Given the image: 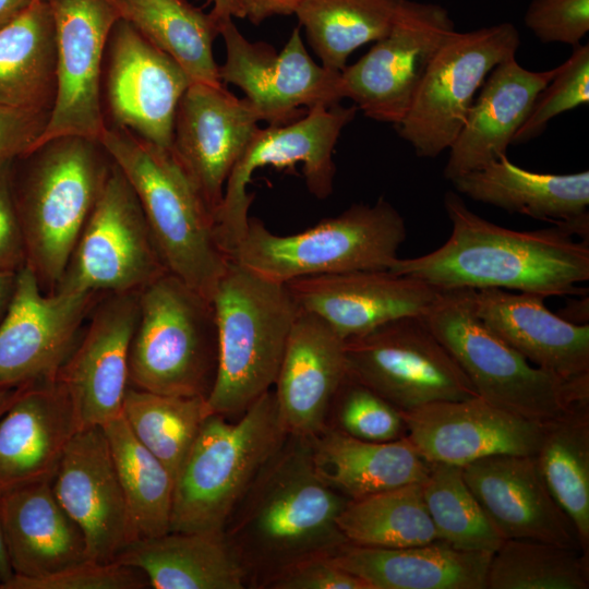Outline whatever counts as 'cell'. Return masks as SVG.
I'll return each mask as SVG.
<instances>
[{
	"label": "cell",
	"mask_w": 589,
	"mask_h": 589,
	"mask_svg": "<svg viewBox=\"0 0 589 589\" xmlns=\"http://www.w3.org/2000/svg\"><path fill=\"white\" fill-rule=\"evenodd\" d=\"M444 207L452 224L446 242L411 259H396L389 271L441 290L497 288L548 297L582 294L589 279V245L560 226L518 231L473 213L448 191Z\"/></svg>",
	"instance_id": "obj_1"
},
{
	"label": "cell",
	"mask_w": 589,
	"mask_h": 589,
	"mask_svg": "<svg viewBox=\"0 0 589 589\" xmlns=\"http://www.w3.org/2000/svg\"><path fill=\"white\" fill-rule=\"evenodd\" d=\"M349 498L317 474L311 437L287 434L232 510L224 533L252 585L347 543L337 518Z\"/></svg>",
	"instance_id": "obj_2"
},
{
	"label": "cell",
	"mask_w": 589,
	"mask_h": 589,
	"mask_svg": "<svg viewBox=\"0 0 589 589\" xmlns=\"http://www.w3.org/2000/svg\"><path fill=\"white\" fill-rule=\"evenodd\" d=\"M112 160L99 141L51 140L13 161L12 185L26 265L53 293Z\"/></svg>",
	"instance_id": "obj_3"
},
{
	"label": "cell",
	"mask_w": 589,
	"mask_h": 589,
	"mask_svg": "<svg viewBox=\"0 0 589 589\" xmlns=\"http://www.w3.org/2000/svg\"><path fill=\"white\" fill-rule=\"evenodd\" d=\"M99 142L133 188L166 269L212 300L229 259L215 216L170 149L106 127Z\"/></svg>",
	"instance_id": "obj_4"
},
{
	"label": "cell",
	"mask_w": 589,
	"mask_h": 589,
	"mask_svg": "<svg viewBox=\"0 0 589 589\" xmlns=\"http://www.w3.org/2000/svg\"><path fill=\"white\" fill-rule=\"evenodd\" d=\"M217 368L205 398L207 414L242 413L272 389L300 312L286 284L229 261L212 297Z\"/></svg>",
	"instance_id": "obj_5"
},
{
	"label": "cell",
	"mask_w": 589,
	"mask_h": 589,
	"mask_svg": "<svg viewBox=\"0 0 589 589\" xmlns=\"http://www.w3.org/2000/svg\"><path fill=\"white\" fill-rule=\"evenodd\" d=\"M274 392L230 423L208 414L175 478L169 531H221L248 488L287 436Z\"/></svg>",
	"instance_id": "obj_6"
},
{
	"label": "cell",
	"mask_w": 589,
	"mask_h": 589,
	"mask_svg": "<svg viewBox=\"0 0 589 589\" xmlns=\"http://www.w3.org/2000/svg\"><path fill=\"white\" fill-rule=\"evenodd\" d=\"M473 290H443L422 317L478 396L540 423L589 401V376L566 380L533 365L478 316Z\"/></svg>",
	"instance_id": "obj_7"
},
{
	"label": "cell",
	"mask_w": 589,
	"mask_h": 589,
	"mask_svg": "<svg viewBox=\"0 0 589 589\" xmlns=\"http://www.w3.org/2000/svg\"><path fill=\"white\" fill-rule=\"evenodd\" d=\"M406 235L402 216L381 197L374 204H353L287 236L276 235L250 217L229 260L281 284L308 276L385 271L398 259Z\"/></svg>",
	"instance_id": "obj_8"
},
{
	"label": "cell",
	"mask_w": 589,
	"mask_h": 589,
	"mask_svg": "<svg viewBox=\"0 0 589 589\" xmlns=\"http://www.w3.org/2000/svg\"><path fill=\"white\" fill-rule=\"evenodd\" d=\"M217 351L212 300L169 272L140 290L129 353V378L135 388L206 398Z\"/></svg>",
	"instance_id": "obj_9"
},
{
	"label": "cell",
	"mask_w": 589,
	"mask_h": 589,
	"mask_svg": "<svg viewBox=\"0 0 589 589\" xmlns=\"http://www.w3.org/2000/svg\"><path fill=\"white\" fill-rule=\"evenodd\" d=\"M347 377L400 412L478 396L422 315L404 316L345 340Z\"/></svg>",
	"instance_id": "obj_10"
},
{
	"label": "cell",
	"mask_w": 589,
	"mask_h": 589,
	"mask_svg": "<svg viewBox=\"0 0 589 589\" xmlns=\"http://www.w3.org/2000/svg\"><path fill=\"white\" fill-rule=\"evenodd\" d=\"M520 45L508 22L468 32L455 31L431 59L412 103L395 125L419 157L448 149L488 74L515 57Z\"/></svg>",
	"instance_id": "obj_11"
},
{
	"label": "cell",
	"mask_w": 589,
	"mask_h": 589,
	"mask_svg": "<svg viewBox=\"0 0 589 589\" xmlns=\"http://www.w3.org/2000/svg\"><path fill=\"white\" fill-rule=\"evenodd\" d=\"M167 272L140 201L112 161L55 292L140 291Z\"/></svg>",
	"instance_id": "obj_12"
},
{
	"label": "cell",
	"mask_w": 589,
	"mask_h": 589,
	"mask_svg": "<svg viewBox=\"0 0 589 589\" xmlns=\"http://www.w3.org/2000/svg\"><path fill=\"white\" fill-rule=\"evenodd\" d=\"M357 109L318 105L288 124L256 129L226 181L215 216L216 238L228 259L248 228L253 195L247 192V185L253 172L265 166L284 168L300 163L309 191L317 199H326L333 191L336 171L334 147Z\"/></svg>",
	"instance_id": "obj_13"
},
{
	"label": "cell",
	"mask_w": 589,
	"mask_h": 589,
	"mask_svg": "<svg viewBox=\"0 0 589 589\" xmlns=\"http://www.w3.org/2000/svg\"><path fill=\"white\" fill-rule=\"evenodd\" d=\"M455 31L442 5L402 0L387 35L340 71L344 98L370 119L398 124L431 59Z\"/></svg>",
	"instance_id": "obj_14"
},
{
	"label": "cell",
	"mask_w": 589,
	"mask_h": 589,
	"mask_svg": "<svg viewBox=\"0 0 589 589\" xmlns=\"http://www.w3.org/2000/svg\"><path fill=\"white\" fill-rule=\"evenodd\" d=\"M53 19L57 89L36 148L63 136L99 141L106 128L101 63L120 16L116 0H46ZM35 148V149H36Z\"/></svg>",
	"instance_id": "obj_15"
},
{
	"label": "cell",
	"mask_w": 589,
	"mask_h": 589,
	"mask_svg": "<svg viewBox=\"0 0 589 589\" xmlns=\"http://www.w3.org/2000/svg\"><path fill=\"white\" fill-rule=\"evenodd\" d=\"M219 35L226 47L220 81L241 88L261 121L285 125L303 115L301 107L333 106L344 98L340 72L310 57L300 27L292 31L279 53L265 43L249 41L231 16L220 19Z\"/></svg>",
	"instance_id": "obj_16"
},
{
	"label": "cell",
	"mask_w": 589,
	"mask_h": 589,
	"mask_svg": "<svg viewBox=\"0 0 589 589\" xmlns=\"http://www.w3.org/2000/svg\"><path fill=\"white\" fill-rule=\"evenodd\" d=\"M100 296L45 293L27 265L20 269L0 321V389L56 380Z\"/></svg>",
	"instance_id": "obj_17"
},
{
	"label": "cell",
	"mask_w": 589,
	"mask_h": 589,
	"mask_svg": "<svg viewBox=\"0 0 589 589\" xmlns=\"http://www.w3.org/2000/svg\"><path fill=\"white\" fill-rule=\"evenodd\" d=\"M139 292L100 296L58 372L56 380L70 398L79 430L103 426L122 414Z\"/></svg>",
	"instance_id": "obj_18"
},
{
	"label": "cell",
	"mask_w": 589,
	"mask_h": 589,
	"mask_svg": "<svg viewBox=\"0 0 589 589\" xmlns=\"http://www.w3.org/2000/svg\"><path fill=\"white\" fill-rule=\"evenodd\" d=\"M108 49L106 101L115 127L170 149L177 108L191 80L123 19L112 28Z\"/></svg>",
	"instance_id": "obj_19"
},
{
	"label": "cell",
	"mask_w": 589,
	"mask_h": 589,
	"mask_svg": "<svg viewBox=\"0 0 589 589\" xmlns=\"http://www.w3.org/2000/svg\"><path fill=\"white\" fill-rule=\"evenodd\" d=\"M259 121L251 103L224 84L192 83L179 101L170 151L214 216L226 181Z\"/></svg>",
	"instance_id": "obj_20"
},
{
	"label": "cell",
	"mask_w": 589,
	"mask_h": 589,
	"mask_svg": "<svg viewBox=\"0 0 589 589\" xmlns=\"http://www.w3.org/2000/svg\"><path fill=\"white\" fill-rule=\"evenodd\" d=\"M51 486L59 504L81 529L88 560L113 562L136 540L101 426L79 430L72 436Z\"/></svg>",
	"instance_id": "obj_21"
},
{
	"label": "cell",
	"mask_w": 589,
	"mask_h": 589,
	"mask_svg": "<svg viewBox=\"0 0 589 589\" xmlns=\"http://www.w3.org/2000/svg\"><path fill=\"white\" fill-rule=\"evenodd\" d=\"M405 436L429 464L462 467L494 455H536L542 423L503 410L480 396L401 412Z\"/></svg>",
	"instance_id": "obj_22"
},
{
	"label": "cell",
	"mask_w": 589,
	"mask_h": 589,
	"mask_svg": "<svg viewBox=\"0 0 589 589\" xmlns=\"http://www.w3.org/2000/svg\"><path fill=\"white\" fill-rule=\"evenodd\" d=\"M286 285L301 310L344 340L399 317L423 315L443 291L389 269L308 276Z\"/></svg>",
	"instance_id": "obj_23"
},
{
	"label": "cell",
	"mask_w": 589,
	"mask_h": 589,
	"mask_svg": "<svg viewBox=\"0 0 589 589\" xmlns=\"http://www.w3.org/2000/svg\"><path fill=\"white\" fill-rule=\"evenodd\" d=\"M461 470L504 540L536 539L582 550L573 521L551 493L534 455L489 456Z\"/></svg>",
	"instance_id": "obj_24"
},
{
	"label": "cell",
	"mask_w": 589,
	"mask_h": 589,
	"mask_svg": "<svg viewBox=\"0 0 589 589\" xmlns=\"http://www.w3.org/2000/svg\"><path fill=\"white\" fill-rule=\"evenodd\" d=\"M346 378L345 340L322 318L300 309L273 390L286 432L313 437L327 428L329 409Z\"/></svg>",
	"instance_id": "obj_25"
},
{
	"label": "cell",
	"mask_w": 589,
	"mask_h": 589,
	"mask_svg": "<svg viewBox=\"0 0 589 589\" xmlns=\"http://www.w3.org/2000/svg\"><path fill=\"white\" fill-rule=\"evenodd\" d=\"M544 297L486 288L473 290L476 313L533 365L566 380L589 376V324L572 323Z\"/></svg>",
	"instance_id": "obj_26"
},
{
	"label": "cell",
	"mask_w": 589,
	"mask_h": 589,
	"mask_svg": "<svg viewBox=\"0 0 589 589\" xmlns=\"http://www.w3.org/2000/svg\"><path fill=\"white\" fill-rule=\"evenodd\" d=\"M77 431L70 398L57 380L22 386L0 418V490L52 480Z\"/></svg>",
	"instance_id": "obj_27"
},
{
	"label": "cell",
	"mask_w": 589,
	"mask_h": 589,
	"mask_svg": "<svg viewBox=\"0 0 589 589\" xmlns=\"http://www.w3.org/2000/svg\"><path fill=\"white\" fill-rule=\"evenodd\" d=\"M556 70L557 67L542 72L530 71L515 57L493 68L448 148L444 177L452 181L506 155L537 95Z\"/></svg>",
	"instance_id": "obj_28"
},
{
	"label": "cell",
	"mask_w": 589,
	"mask_h": 589,
	"mask_svg": "<svg viewBox=\"0 0 589 589\" xmlns=\"http://www.w3.org/2000/svg\"><path fill=\"white\" fill-rule=\"evenodd\" d=\"M0 518L13 576L41 578L87 560L83 533L57 501L51 480L2 491Z\"/></svg>",
	"instance_id": "obj_29"
},
{
	"label": "cell",
	"mask_w": 589,
	"mask_h": 589,
	"mask_svg": "<svg viewBox=\"0 0 589 589\" xmlns=\"http://www.w3.org/2000/svg\"><path fill=\"white\" fill-rule=\"evenodd\" d=\"M458 194L510 213L556 224L588 242L589 171H530L506 155L452 180Z\"/></svg>",
	"instance_id": "obj_30"
},
{
	"label": "cell",
	"mask_w": 589,
	"mask_h": 589,
	"mask_svg": "<svg viewBox=\"0 0 589 589\" xmlns=\"http://www.w3.org/2000/svg\"><path fill=\"white\" fill-rule=\"evenodd\" d=\"M492 554L460 550L442 540L406 548L347 542L328 558L369 589H486Z\"/></svg>",
	"instance_id": "obj_31"
},
{
	"label": "cell",
	"mask_w": 589,
	"mask_h": 589,
	"mask_svg": "<svg viewBox=\"0 0 589 589\" xmlns=\"http://www.w3.org/2000/svg\"><path fill=\"white\" fill-rule=\"evenodd\" d=\"M113 562L140 569L155 589H243L250 582L224 530L137 539Z\"/></svg>",
	"instance_id": "obj_32"
},
{
	"label": "cell",
	"mask_w": 589,
	"mask_h": 589,
	"mask_svg": "<svg viewBox=\"0 0 589 589\" xmlns=\"http://www.w3.org/2000/svg\"><path fill=\"white\" fill-rule=\"evenodd\" d=\"M311 446L317 474L349 500L422 483L430 469L405 435L370 442L327 426L311 437Z\"/></svg>",
	"instance_id": "obj_33"
},
{
	"label": "cell",
	"mask_w": 589,
	"mask_h": 589,
	"mask_svg": "<svg viewBox=\"0 0 589 589\" xmlns=\"http://www.w3.org/2000/svg\"><path fill=\"white\" fill-rule=\"evenodd\" d=\"M56 33L46 0L0 28V105L50 112L57 89Z\"/></svg>",
	"instance_id": "obj_34"
},
{
	"label": "cell",
	"mask_w": 589,
	"mask_h": 589,
	"mask_svg": "<svg viewBox=\"0 0 589 589\" xmlns=\"http://www.w3.org/2000/svg\"><path fill=\"white\" fill-rule=\"evenodd\" d=\"M121 19L171 57L192 83L220 85L213 43L220 20L184 0H116Z\"/></svg>",
	"instance_id": "obj_35"
},
{
	"label": "cell",
	"mask_w": 589,
	"mask_h": 589,
	"mask_svg": "<svg viewBox=\"0 0 589 589\" xmlns=\"http://www.w3.org/2000/svg\"><path fill=\"white\" fill-rule=\"evenodd\" d=\"M534 456L551 493L573 521L582 550L589 553V401L543 422Z\"/></svg>",
	"instance_id": "obj_36"
},
{
	"label": "cell",
	"mask_w": 589,
	"mask_h": 589,
	"mask_svg": "<svg viewBox=\"0 0 589 589\" xmlns=\"http://www.w3.org/2000/svg\"><path fill=\"white\" fill-rule=\"evenodd\" d=\"M107 437L136 540L169 532L175 479L132 433L124 417L101 426Z\"/></svg>",
	"instance_id": "obj_37"
},
{
	"label": "cell",
	"mask_w": 589,
	"mask_h": 589,
	"mask_svg": "<svg viewBox=\"0 0 589 589\" xmlns=\"http://www.w3.org/2000/svg\"><path fill=\"white\" fill-rule=\"evenodd\" d=\"M402 0H303L294 14L326 69L340 72L359 47L383 38Z\"/></svg>",
	"instance_id": "obj_38"
},
{
	"label": "cell",
	"mask_w": 589,
	"mask_h": 589,
	"mask_svg": "<svg viewBox=\"0 0 589 589\" xmlns=\"http://www.w3.org/2000/svg\"><path fill=\"white\" fill-rule=\"evenodd\" d=\"M348 543L406 548L437 540L421 483H411L349 500L337 518Z\"/></svg>",
	"instance_id": "obj_39"
},
{
	"label": "cell",
	"mask_w": 589,
	"mask_h": 589,
	"mask_svg": "<svg viewBox=\"0 0 589 589\" xmlns=\"http://www.w3.org/2000/svg\"><path fill=\"white\" fill-rule=\"evenodd\" d=\"M122 416L135 437L175 479L208 414L203 396H170L129 387Z\"/></svg>",
	"instance_id": "obj_40"
},
{
	"label": "cell",
	"mask_w": 589,
	"mask_h": 589,
	"mask_svg": "<svg viewBox=\"0 0 589 589\" xmlns=\"http://www.w3.org/2000/svg\"><path fill=\"white\" fill-rule=\"evenodd\" d=\"M588 588L589 553L536 539L503 540L486 574V589Z\"/></svg>",
	"instance_id": "obj_41"
},
{
	"label": "cell",
	"mask_w": 589,
	"mask_h": 589,
	"mask_svg": "<svg viewBox=\"0 0 589 589\" xmlns=\"http://www.w3.org/2000/svg\"><path fill=\"white\" fill-rule=\"evenodd\" d=\"M421 488L437 540L466 551L498 549L504 539L467 485L461 467L430 464Z\"/></svg>",
	"instance_id": "obj_42"
},
{
	"label": "cell",
	"mask_w": 589,
	"mask_h": 589,
	"mask_svg": "<svg viewBox=\"0 0 589 589\" xmlns=\"http://www.w3.org/2000/svg\"><path fill=\"white\" fill-rule=\"evenodd\" d=\"M589 103V45L573 47L570 57L557 65L556 73L537 95L513 144L527 143L546 129L556 116Z\"/></svg>",
	"instance_id": "obj_43"
},
{
	"label": "cell",
	"mask_w": 589,
	"mask_h": 589,
	"mask_svg": "<svg viewBox=\"0 0 589 589\" xmlns=\"http://www.w3.org/2000/svg\"><path fill=\"white\" fill-rule=\"evenodd\" d=\"M333 405L341 432L370 442H387L405 435L401 412L364 385L347 377Z\"/></svg>",
	"instance_id": "obj_44"
},
{
	"label": "cell",
	"mask_w": 589,
	"mask_h": 589,
	"mask_svg": "<svg viewBox=\"0 0 589 589\" xmlns=\"http://www.w3.org/2000/svg\"><path fill=\"white\" fill-rule=\"evenodd\" d=\"M146 584L147 578L137 568L87 558L41 578L12 576L2 589H141Z\"/></svg>",
	"instance_id": "obj_45"
},
{
	"label": "cell",
	"mask_w": 589,
	"mask_h": 589,
	"mask_svg": "<svg viewBox=\"0 0 589 589\" xmlns=\"http://www.w3.org/2000/svg\"><path fill=\"white\" fill-rule=\"evenodd\" d=\"M524 22L541 43L575 47L589 32V0H531Z\"/></svg>",
	"instance_id": "obj_46"
},
{
	"label": "cell",
	"mask_w": 589,
	"mask_h": 589,
	"mask_svg": "<svg viewBox=\"0 0 589 589\" xmlns=\"http://www.w3.org/2000/svg\"><path fill=\"white\" fill-rule=\"evenodd\" d=\"M260 588L268 589H369L358 577L337 567L328 556L298 562L276 573Z\"/></svg>",
	"instance_id": "obj_47"
},
{
	"label": "cell",
	"mask_w": 589,
	"mask_h": 589,
	"mask_svg": "<svg viewBox=\"0 0 589 589\" xmlns=\"http://www.w3.org/2000/svg\"><path fill=\"white\" fill-rule=\"evenodd\" d=\"M50 112L0 105V163L32 153Z\"/></svg>",
	"instance_id": "obj_48"
},
{
	"label": "cell",
	"mask_w": 589,
	"mask_h": 589,
	"mask_svg": "<svg viewBox=\"0 0 589 589\" xmlns=\"http://www.w3.org/2000/svg\"><path fill=\"white\" fill-rule=\"evenodd\" d=\"M14 160L0 163V272L11 273H17L27 261L13 194Z\"/></svg>",
	"instance_id": "obj_49"
},
{
	"label": "cell",
	"mask_w": 589,
	"mask_h": 589,
	"mask_svg": "<svg viewBox=\"0 0 589 589\" xmlns=\"http://www.w3.org/2000/svg\"><path fill=\"white\" fill-rule=\"evenodd\" d=\"M242 17L259 24L274 15H289L296 12L303 0H237Z\"/></svg>",
	"instance_id": "obj_50"
},
{
	"label": "cell",
	"mask_w": 589,
	"mask_h": 589,
	"mask_svg": "<svg viewBox=\"0 0 589 589\" xmlns=\"http://www.w3.org/2000/svg\"><path fill=\"white\" fill-rule=\"evenodd\" d=\"M35 0H0V28L24 13Z\"/></svg>",
	"instance_id": "obj_51"
},
{
	"label": "cell",
	"mask_w": 589,
	"mask_h": 589,
	"mask_svg": "<svg viewBox=\"0 0 589 589\" xmlns=\"http://www.w3.org/2000/svg\"><path fill=\"white\" fill-rule=\"evenodd\" d=\"M16 274L11 272H0V321L4 315L12 298Z\"/></svg>",
	"instance_id": "obj_52"
},
{
	"label": "cell",
	"mask_w": 589,
	"mask_h": 589,
	"mask_svg": "<svg viewBox=\"0 0 589 589\" xmlns=\"http://www.w3.org/2000/svg\"><path fill=\"white\" fill-rule=\"evenodd\" d=\"M567 316L563 318L575 323V324H587L588 323V296L582 300H577L572 303L569 306H566Z\"/></svg>",
	"instance_id": "obj_53"
},
{
	"label": "cell",
	"mask_w": 589,
	"mask_h": 589,
	"mask_svg": "<svg viewBox=\"0 0 589 589\" xmlns=\"http://www.w3.org/2000/svg\"><path fill=\"white\" fill-rule=\"evenodd\" d=\"M214 9L212 13L219 20L226 16L242 17L237 0H213Z\"/></svg>",
	"instance_id": "obj_54"
},
{
	"label": "cell",
	"mask_w": 589,
	"mask_h": 589,
	"mask_svg": "<svg viewBox=\"0 0 589 589\" xmlns=\"http://www.w3.org/2000/svg\"><path fill=\"white\" fill-rule=\"evenodd\" d=\"M2 491L0 490V498H1ZM13 576V570L10 565L9 556L5 549V543L3 539V532L1 527V518H0V580H1V589L2 586L10 580V578Z\"/></svg>",
	"instance_id": "obj_55"
},
{
	"label": "cell",
	"mask_w": 589,
	"mask_h": 589,
	"mask_svg": "<svg viewBox=\"0 0 589 589\" xmlns=\"http://www.w3.org/2000/svg\"><path fill=\"white\" fill-rule=\"evenodd\" d=\"M20 388L0 389V418L14 401Z\"/></svg>",
	"instance_id": "obj_56"
},
{
	"label": "cell",
	"mask_w": 589,
	"mask_h": 589,
	"mask_svg": "<svg viewBox=\"0 0 589 589\" xmlns=\"http://www.w3.org/2000/svg\"><path fill=\"white\" fill-rule=\"evenodd\" d=\"M0 589H1V580H0Z\"/></svg>",
	"instance_id": "obj_57"
}]
</instances>
